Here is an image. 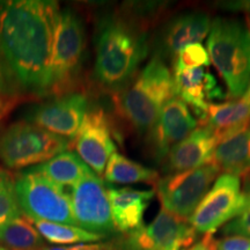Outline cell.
<instances>
[{
  "instance_id": "6da1fadb",
  "label": "cell",
  "mask_w": 250,
  "mask_h": 250,
  "mask_svg": "<svg viewBox=\"0 0 250 250\" xmlns=\"http://www.w3.org/2000/svg\"><path fill=\"white\" fill-rule=\"evenodd\" d=\"M59 14L52 0L0 1V51L24 95L49 96Z\"/></svg>"
},
{
  "instance_id": "9a60e30c",
  "label": "cell",
  "mask_w": 250,
  "mask_h": 250,
  "mask_svg": "<svg viewBox=\"0 0 250 250\" xmlns=\"http://www.w3.org/2000/svg\"><path fill=\"white\" fill-rule=\"evenodd\" d=\"M211 19L202 11H190L177 14L162 27L156 40L154 55L175 61L184 46L201 43L210 33Z\"/></svg>"
},
{
  "instance_id": "3957f363",
  "label": "cell",
  "mask_w": 250,
  "mask_h": 250,
  "mask_svg": "<svg viewBox=\"0 0 250 250\" xmlns=\"http://www.w3.org/2000/svg\"><path fill=\"white\" fill-rule=\"evenodd\" d=\"M174 96L173 74L164 59L154 55L130 85L115 96L116 111L131 130L149 132L164 105Z\"/></svg>"
},
{
  "instance_id": "2e32d148",
  "label": "cell",
  "mask_w": 250,
  "mask_h": 250,
  "mask_svg": "<svg viewBox=\"0 0 250 250\" xmlns=\"http://www.w3.org/2000/svg\"><path fill=\"white\" fill-rule=\"evenodd\" d=\"M173 77L176 96L186 102L202 122L208 116L211 101L224 100L226 96L213 74L204 67L174 71Z\"/></svg>"
},
{
  "instance_id": "83f0119b",
  "label": "cell",
  "mask_w": 250,
  "mask_h": 250,
  "mask_svg": "<svg viewBox=\"0 0 250 250\" xmlns=\"http://www.w3.org/2000/svg\"><path fill=\"white\" fill-rule=\"evenodd\" d=\"M243 206L240 213L224 227L225 235H241L250 237V175L245 182Z\"/></svg>"
},
{
  "instance_id": "7a4b0ae2",
  "label": "cell",
  "mask_w": 250,
  "mask_h": 250,
  "mask_svg": "<svg viewBox=\"0 0 250 250\" xmlns=\"http://www.w3.org/2000/svg\"><path fill=\"white\" fill-rule=\"evenodd\" d=\"M93 79L101 92L117 94L126 88L148 54L147 26L130 12L105 15L96 31Z\"/></svg>"
},
{
  "instance_id": "44dd1931",
  "label": "cell",
  "mask_w": 250,
  "mask_h": 250,
  "mask_svg": "<svg viewBox=\"0 0 250 250\" xmlns=\"http://www.w3.org/2000/svg\"><path fill=\"white\" fill-rule=\"evenodd\" d=\"M50 182L62 188H73L90 168L77 153L65 151L35 167Z\"/></svg>"
},
{
  "instance_id": "d6986e66",
  "label": "cell",
  "mask_w": 250,
  "mask_h": 250,
  "mask_svg": "<svg viewBox=\"0 0 250 250\" xmlns=\"http://www.w3.org/2000/svg\"><path fill=\"white\" fill-rule=\"evenodd\" d=\"M205 125L210 126L217 136L219 144L234 134L248 129L250 123V103L243 98L208 105Z\"/></svg>"
},
{
  "instance_id": "603a6c76",
  "label": "cell",
  "mask_w": 250,
  "mask_h": 250,
  "mask_svg": "<svg viewBox=\"0 0 250 250\" xmlns=\"http://www.w3.org/2000/svg\"><path fill=\"white\" fill-rule=\"evenodd\" d=\"M0 246L7 250H40L44 247V239L22 215L0 226Z\"/></svg>"
},
{
  "instance_id": "1f68e13d",
  "label": "cell",
  "mask_w": 250,
  "mask_h": 250,
  "mask_svg": "<svg viewBox=\"0 0 250 250\" xmlns=\"http://www.w3.org/2000/svg\"><path fill=\"white\" fill-rule=\"evenodd\" d=\"M83 247V245H76V246H70V247H48L44 246L43 248H41L40 250H81V248Z\"/></svg>"
},
{
  "instance_id": "484cf974",
  "label": "cell",
  "mask_w": 250,
  "mask_h": 250,
  "mask_svg": "<svg viewBox=\"0 0 250 250\" xmlns=\"http://www.w3.org/2000/svg\"><path fill=\"white\" fill-rule=\"evenodd\" d=\"M22 217L19 205L15 181L7 170L0 169V226Z\"/></svg>"
},
{
  "instance_id": "5b68a950",
  "label": "cell",
  "mask_w": 250,
  "mask_h": 250,
  "mask_svg": "<svg viewBox=\"0 0 250 250\" xmlns=\"http://www.w3.org/2000/svg\"><path fill=\"white\" fill-rule=\"evenodd\" d=\"M70 147V140L27 121L15 122L0 133V161L13 170L44 164Z\"/></svg>"
},
{
  "instance_id": "f1b7e54d",
  "label": "cell",
  "mask_w": 250,
  "mask_h": 250,
  "mask_svg": "<svg viewBox=\"0 0 250 250\" xmlns=\"http://www.w3.org/2000/svg\"><path fill=\"white\" fill-rule=\"evenodd\" d=\"M219 250H250V237L226 235L218 243Z\"/></svg>"
},
{
  "instance_id": "4dcf8cb0",
  "label": "cell",
  "mask_w": 250,
  "mask_h": 250,
  "mask_svg": "<svg viewBox=\"0 0 250 250\" xmlns=\"http://www.w3.org/2000/svg\"><path fill=\"white\" fill-rule=\"evenodd\" d=\"M81 250H123L121 246L120 240L115 242L107 243H90V245H83Z\"/></svg>"
},
{
  "instance_id": "8fae6325",
  "label": "cell",
  "mask_w": 250,
  "mask_h": 250,
  "mask_svg": "<svg viewBox=\"0 0 250 250\" xmlns=\"http://www.w3.org/2000/svg\"><path fill=\"white\" fill-rule=\"evenodd\" d=\"M196 239L189 220L161 208L151 224L126 234L120 242L123 250H188Z\"/></svg>"
},
{
  "instance_id": "8992f818",
  "label": "cell",
  "mask_w": 250,
  "mask_h": 250,
  "mask_svg": "<svg viewBox=\"0 0 250 250\" xmlns=\"http://www.w3.org/2000/svg\"><path fill=\"white\" fill-rule=\"evenodd\" d=\"M85 49L83 20L70 8L61 11L52 50L49 95L59 96L76 92Z\"/></svg>"
},
{
  "instance_id": "9c48e42d",
  "label": "cell",
  "mask_w": 250,
  "mask_h": 250,
  "mask_svg": "<svg viewBox=\"0 0 250 250\" xmlns=\"http://www.w3.org/2000/svg\"><path fill=\"white\" fill-rule=\"evenodd\" d=\"M243 206V192L239 176L223 174L197 206L189 223L197 234L214 233L232 221Z\"/></svg>"
},
{
  "instance_id": "7402d4cb",
  "label": "cell",
  "mask_w": 250,
  "mask_h": 250,
  "mask_svg": "<svg viewBox=\"0 0 250 250\" xmlns=\"http://www.w3.org/2000/svg\"><path fill=\"white\" fill-rule=\"evenodd\" d=\"M103 177L111 184L151 183L158 179V174L154 169L115 152L105 166Z\"/></svg>"
},
{
  "instance_id": "ba28073f",
  "label": "cell",
  "mask_w": 250,
  "mask_h": 250,
  "mask_svg": "<svg viewBox=\"0 0 250 250\" xmlns=\"http://www.w3.org/2000/svg\"><path fill=\"white\" fill-rule=\"evenodd\" d=\"M219 170L218 166L211 162L197 169L170 173L156 181V195L162 208L189 220L211 189Z\"/></svg>"
},
{
  "instance_id": "f546056e",
  "label": "cell",
  "mask_w": 250,
  "mask_h": 250,
  "mask_svg": "<svg viewBox=\"0 0 250 250\" xmlns=\"http://www.w3.org/2000/svg\"><path fill=\"white\" fill-rule=\"evenodd\" d=\"M218 243L219 241L214 237L213 233H206L188 250H219Z\"/></svg>"
},
{
  "instance_id": "4316f807",
  "label": "cell",
  "mask_w": 250,
  "mask_h": 250,
  "mask_svg": "<svg viewBox=\"0 0 250 250\" xmlns=\"http://www.w3.org/2000/svg\"><path fill=\"white\" fill-rule=\"evenodd\" d=\"M173 62L174 71H183L208 66L211 62L204 45L201 43H193L184 46Z\"/></svg>"
},
{
  "instance_id": "836d02e7",
  "label": "cell",
  "mask_w": 250,
  "mask_h": 250,
  "mask_svg": "<svg viewBox=\"0 0 250 250\" xmlns=\"http://www.w3.org/2000/svg\"><path fill=\"white\" fill-rule=\"evenodd\" d=\"M0 250H7V249L4 248V247H2V246H0Z\"/></svg>"
},
{
  "instance_id": "30bf717a",
  "label": "cell",
  "mask_w": 250,
  "mask_h": 250,
  "mask_svg": "<svg viewBox=\"0 0 250 250\" xmlns=\"http://www.w3.org/2000/svg\"><path fill=\"white\" fill-rule=\"evenodd\" d=\"M70 196L77 227L103 236L117 232L112 223L108 188L92 169L72 188Z\"/></svg>"
},
{
  "instance_id": "277c9868",
  "label": "cell",
  "mask_w": 250,
  "mask_h": 250,
  "mask_svg": "<svg viewBox=\"0 0 250 250\" xmlns=\"http://www.w3.org/2000/svg\"><path fill=\"white\" fill-rule=\"evenodd\" d=\"M208 54L228 89V95L242 98L250 81V30L241 21L215 18L211 21Z\"/></svg>"
},
{
  "instance_id": "e0dca14e",
  "label": "cell",
  "mask_w": 250,
  "mask_h": 250,
  "mask_svg": "<svg viewBox=\"0 0 250 250\" xmlns=\"http://www.w3.org/2000/svg\"><path fill=\"white\" fill-rule=\"evenodd\" d=\"M219 140L208 125L197 127L186 139L170 149L166 160V168L170 173L197 169L213 161Z\"/></svg>"
},
{
  "instance_id": "4fadbf2b",
  "label": "cell",
  "mask_w": 250,
  "mask_h": 250,
  "mask_svg": "<svg viewBox=\"0 0 250 250\" xmlns=\"http://www.w3.org/2000/svg\"><path fill=\"white\" fill-rule=\"evenodd\" d=\"M89 109L88 98L83 92L55 96L29 115L30 123L67 140H73Z\"/></svg>"
},
{
  "instance_id": "ffe728a7",
  "label": "cell",
  "mask_w": 250,
  "mask_h": 250,
  "mask_svg": "<svg viewBox=\"0 0 250 250\" xmlns=\"http://www.w3.org/2000/svg\"><path fill=\"white\" fill-rule=\"evenodd\" d=\"M213 164L226 174L235 176L250 171V129L219 144L213 155Z\"/></svg>"
},
{
  "instance_id": "cb8c5ba5",
  "label": "cell",
  "mask_w": 250,
  "mask_h": 250,
  "mask_svg": "<svg viewBox=\"0 0 250 250\" xmlns=\"http://www.w3.org/2000/svg\"><path fill=\"white\" fill-rule=\"evenodd\" d=\"M34 226L42 237L54 245H83L87 242H96L104 239L105 236L100 234L90 233L87 230L72 225L50 223V221L31 220Z\"/></svg>"
},
{
  "instance_id": "7c38bea8",
  "label": "cell",
  "mask_w": 250,
  "mask_h": 250,
  "mask_svg": "<svg viewBox=\"0 0 250 250\" xmlns=\"http://www.w3.org/2000/svg\"><path fill=\"white\" fill-rule=\"evenodd\" d=\"M72 143L81 160L96 175H103L109 159L116 152L107 112L100 107L89 108Z\"/></svg>"
},
{
  "instance_id": "d4e9b609",
  "label": "cell",
  "mask_w": 250,
  "mask_h": 250,
  "mask_svg": "<svg viewBox=\"0 0 250 250\" xmlns=\"http://www.w3.org/2000/svg\"><path fill=\"white\" fill-rule=\"evenodd\" d=\"M26 95L19 88L0 51V122H2Z\"/></svg>"
},
{
  "instance_id": "5bb4252c",
  "label": "cell",
  "mask_w": 250,
  "mask_h": 250,
  "mask_svg": "<svg viewBox=\"0 0 250 250\" xmlns=\"http://www.w3.org/2000/svg\"><path fill=\"white\" fill-rule=\"evenodd\" d=\"M196 129L197 121L187 103L179 96H174L164 105L148 132V143L153 155L158 161L165 160L170 149Z\"/></svg>"
},
{
  "instance_id": "d6a6232c",
  "label": "cell",
  "mask_w": 250,
  "mask_h": 250,
  "mask_svg": "<svg viewBox=\"0 0 250 250\" xmlns=\"http://www.w3.org/2000/svg\"><path fill=\"white\" fill-rule=\"evenodd\" d=\"M242 98L245 99L247 102H249V103H250V81H249V85H248V87H247V90H246V93L243 94V96H242Z\"/></svg>"
},
{
  "instance_id": "ac0fdd59",
  "label": "cell",
  "mask_w": 250,
  "mask_h": 250,
  "mask_svg": "<svg viewBox=\"0 0 250 250\" xmlns=\"http://www.w3.org/2000/svg\"><path fill=\"white\" fill-rule=\"evenodd\" d=\"M153 190L108 188L112 223L116 230L129 234L144 226V214L154 198Z\"/></svg>"
},
{
  "instance_id": "e575fe53",
  "label": "cell",
  "mask_w": 250,
  "mask_h": 250,
  "mask_svg": "<svg viewBox=\"0 0 250 250\" xmlns=\"http://www.w3.org/2000/svg\"><path fill=\"white\" fill-rule=\"evenodd\" d=\"M0 169H1V168H0Z\"/></svg>"
},
{
  "instance_id": "52a82bcc",
  "label": "cell",
  "mask_w": 250,
  "mask_h": 250,
  "mask_svg": "<svg viewBox=\"0 0 250 250\" xmlns=\"http://www.w3.org/2000/svg\"><path fill=\"white\" fill-rule=\"evenodd\" d=\"M18 202L24 217L76 226L71 196L50 182L35 167L21 171L14 179Z\"/></svg>"
}]
</instances>
